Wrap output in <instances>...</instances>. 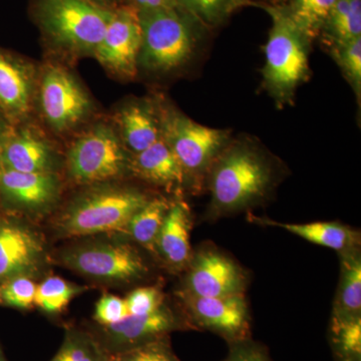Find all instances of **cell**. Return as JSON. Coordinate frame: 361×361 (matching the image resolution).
<instances>
[{
  "instance_id": "obj_12",
  "label": "cell",
  "mask_w": 361,
  "mask_h": 361,
  "mask_svg": "<svg viewBox=\"0 0 361 361\" xmlns=\"http://www.w3.org/2000/svg\"><path fill=\"white\" fill-rule=\"evenodd\" d=\"M189 322L210 330L232 343L250 338V314L245 294L225 297H198L180 291Z\"/></svg>"
},
{
  "instance_id": "obj_28",
  "label": "cell",
  "mask_w": 361,
  "mask_h": 361,
  "mask_svg": "<svg viewBox=\"0 0 361 361\" xmlns=\"http://www.w3.org/2000/svg\"><path fill=\"white\" fill-rule=\"evenodd\" d=\"M332 56L341 66L344 77L355 90L358 103L361 96V37L332 47Z\"/></svg>"
},
{
  "instance_id": "obj_15",
  "label": "cell",
  "mask_w": 361,
  "mask_h": 361,
  "mask_svg": "<svg viewBox=\"0 0 361 361\" xmlns=\"http://www.w3.org/2000/svg\"><path fill=\"white\" fill-rule=\"evenodd\" d=\"M191 229L192 216L187 204L183 201L171 204L157 240L156 254L174 272L186 270L193 257Z\"/></svg>"
},
{
  "instance_id": "obj_10",
  "label": "cell",
  "mask_w": 361,
  "mask_h": 361,
  "mask_svg": "<svg viewBox=\"0 0 361 361\" xmlns=\"http://www.w3.org/2000/svg\"><path fill=\"white\" fill-rule=\"evenodd\" d=\"M183 290L198 297H225L245 294V270L214 245H204L193 253L187 268Z\"/></svg>"
},
{
  "instance_id": "obj_4",
  "label": "cell",
  "mask_w": 361,
  "mask_h": 361,
  "mask_svg": "<svg viewBox=\"0 0 361 361\" xmlns=\"http://www.w3.org/2000/svg\"><path fill=\"white\" fill-rule=\"evenodd\" d=\"M272 18L265 47L263 82L278 106L292 103L297 87L310 75V39L286 11L268 9Z\"/></svg>"
},
{
  "instance_id": "obj_19",
  "label": "cell",
  "mask_w": 361,
  "mask_h": 361,
  "mask_svg": "<svg viewBox=\"0 0 361 361\" xmlns=\"http://www.w3.org/2000/svg\"><path fill=\"white\" fill-rule=\"evenodd\" d=\"M32 71L0 52V106L13 118L30 111L32 96Z\"/></svg>"
},
{
  "instance_id": "obj_37",
  "label": "cell",
  "mask_w": 361,
  "mask_h": 361,
  "mask_svg": "<svg viewBox=\"0 0 361 361\" xmlns=\"http://www.w3.org/2000/svg\"><path fill=\"white\" fill-rule=\"evenodd\" d=\"M87 1L106 9H114L116 7L120 6V4H118L120 0H87Z\"/></svg>"
},
{
  "instance_id": "obj_25",
  "label": "cell",
  "mask_w": 361,
  "mask_h": 361,
  "mask_svg": "<svg viewBox=\"0 0 361 361\" xmlns=\"http://www.w3.org/2000/svg\"><path fill=\"white\" fill-rule=\"evenodd\" d=\"M84 287L59 276H49L37 285L35 305L44 312L54 314L68 307L71 301L84 291Z\"/></svg>"
},
{
  "instance_id": "obj_27",
  "label": "cell",
  "mask_w": 361,
  "mask_h": 361,
  "mask_svg": "<svg viewBox=\"0 0 361 361\" xmlns=\"http://www.w3.org/2000/svg\"><path fill=\"white\" fill-rule=\"evenodd\" d=\"M332 339L342 360H360L361 318H332Z\"/></svg>"
},
{
  "instance_id": "obj_24",
  "label": "cell",
  "mask_w": 361,
  "mask_h": 361,
  "mask_svg": "<svg viewBox=\"0 0 361 361\" xmlns=\"http://www.w3.org/2000/svg\"><path fill=\"white\" fill-rule=\"evenodd\" d=\"M332 47L361 37V0H337L326 20Z\"/></svg>"
},
{
  "instance_id": "obj_7",
  "label": "cell",
  "mask_w": 361,
  "mask_h": 361,
  "mask_svg": "<svg viewBox=\"0 0 361 361\" xmlns=\"http://www.w3.org/2000/svg\"><path fill=\"white\" fill-rule=\"evenodd\" d=\"M66 164L71 179L82 185L113 182L130 169L122 140L106 123H97L73 142Z\"/></svg>"
},
{
  "instance_id": "obj_30",
  "label": "cell",
  "mask_w": 361,
  "mask_h": 361,
  "mask_svg": "<svg viewBox=\"0 0 361 361\" xmlns=\"http://www.w3.org/2000/svg\"><path fill=\"white\" fill-rule=\"evenodd\" d=\"M37 284L32 277L16 276L0 282V304L18 310H30L35 305Z\"/></svg>"
},
{
  "instance_id": "obj_2",
  "label": "cell",
  "mask_w": 361,
  "mask_h": 361,
  "mask_svg": "<svg viewBox=\"0 0 361 361\" xmlns=\"http://www.w3.org/2000/svg\"><path fill=\"white\" fill-rule=\"evenodd\" d=\"M111 183L92 185L73 199L56 222L59 234L85 237L127 233L130 221L151 198L137 188Z\"/></svg>"
},
{
  "instance_id": "obj_31",
  "label": "cell",
  "mask_w": 361,
  "mask_h": 361,
  "mask_svg": "<svg viewBox=\"0 0 361 361\" xmlns=\"http://www.w3.org/2000/svg\"><path fill=\"white\" fill-rule=\"evenodd\" d=\"M109 361H180L163 338L126 349L111 356Z\"/></svg>"
},
{
  "instance_id": "obj_33",
  "label": "cell",
  "mask_w": 361,
  "mask_h": 361,
  "mask_svg": "<svg viewBox=\"0 0 361 361\" xmlns=\"http://www.w3.org/2000/svg\"><path fill=\"white\" fill-rule=\"evenodd\" d=\"M129 315H145L164 305V294L155 286L135 289L125 299Z\"/></svg>"
},
{
  "instance_id": "obj_11",
  "label": "cell",
  "mask_w": 361,
  "mask_h": 361,
  "mask_svg": "<svg viewBox=\"0 0 361 361\" xmlns=\"http://www.w3.org/2000/svg\"><path fill=\"white\" fill-rule=\"evenodd\" d=\"M142 27L139 13L130 6L111 9L110 21L94 56L106 70L133 78L139 68Z\"/></svg>"
},
{
  "instance_id": "obj_16",
  "label": "cell",
  "mask_w": 361,
  "mask_h": 361,
  "mask_svg": "<svg viewBox=\"0 0 361 361\" xmlns=\"http://www.w3.org/2000/svg\"><path fill=\"white\" fill-rule=\"evenodd\" d=\"M4 169L23 173H54L56 154L39 135L20 130L6 135L0 145Z\"/></svg>"
},
{
  "instance_id": "obj_8",
  "label": "cell",
  "mask_w": 361,
  "mask_h": 361,
  "mask_svg": "<svg viewBox=\"0 0 361 361\" xmlns=\"http://www.w3.org/2000/svg\"><path fill=\"white\" fill-rule=\"evenodd\" d=\"M59 259L68 269L101 281L129 283L149 271L139 251L123 242L80 244L61 252Z\"/></svg>"
},
{
  "instance_id": "obj_13",
  "label": "cell",
  "mask_w": 361,
  "mask_h": 361,
  "mask_svg": "<svg viewBox=\"0 0 361 361\" xmlns=\"http://www.w3.org/2000/svg\"><path fill=\"white\" fill-rule=\"evenodd\" d=\"M45 248L33 230L13 221H0V282L33 277L44 264Z\"/></svg>"
},
{
  "instance_id": "obj_5",
  "label": "cell",
  "mask_w": 361,
  "mask_h": 361,
  "mask_svg": "<svg viewBox=\"0 0 361 361\" xmlns=\"http://www.w3.org/2000/svg\"><path fill=\"white\" fill-rule=\"evenodd\" d=\"M158 116L161 137L179 161L185 180H193L198 186L229 144V130L206 127L170 106H160Z\"/></svg>"
},
{
  "instance_id": "obj_9",
  "label": "cell",
  "mask_w": 361,
  "mask_h": 361,
  "mask_svg": "<svg viewBox=\"0 0 361 361\" xmlns=\"http://www.w3.org/2000/svg\"><path fill=\"white\" fill-rule=\"evenodd\" d=\"M39 104L45 122L58 133L75 129L92 111L89 94L61 66L49 65L42 71Z\"/></svg>"
},
{
  "instance_id": "obj_29",
  "label": "cell",
  "mask_w": 361,
  "mask_h": 361,
  "mask_svg": "<svg viewBox=\"0 0 361 361\" xmlns=\"http://www.w3.org/2000/svg\"><path fill=\"white\" fill-rule=\"evenodd\" d=\"M243 4L244 0H178L179 6L209 25L221 23Z\"/></svg>"
},
{
  "instance_id": "obj_36",
  "label": "cell",
  "mask_w": 361,
  "mask_h": 361,
  "mask_svg": "<svg viewBox=\"0 0 361 361\" xmlns=\"http://www.w3.org/2000/svg\"><path fill=\"white\" fill-rule=\"evenodd\" d=\"M128 6L134 7L137 13H148L179 7L178 0H129Z\"/></svg>"
},
{
  "instance_id": "obj_21",
  "label": "cell",
  "mask_w": 361,
  "mask_h": 361,
  "mask_svg": "<svg viewBox=\"0 0 361 361\" xmlns=\"http://www.w3.org/2000/svg\"><path fill=\"white\" fill-rule=\"evenodd\" d=\"M123 146L133 154L141 153L161 139L160 122L157 109L148 103L125 106L116 118Z\"/></svg>"
},
{
  "instance_id": "obj_3",
  "label": "cell",
  "mask_w": 361,
  "mask_h": 361,
  "mask_svg": "<svg viewBox=\"0 0 361 361\" xmlns=\"http://www.w3.org/2000/svg\"><path fill=\"white\" fill-rule=\"evenodd\" d=\"M32 8L44 39L73 56H94L111 14L87 0H35Z\"/></svg>"
},
{
  "instance_id": "obj_32",
  "label": "cell",
  "mask_w": 361,
  "mask_h": 361,
  "mask_svg": "<svg viewBox=\"0 0 361 361\" xmlns=\"http://www.w3.org/2000/svg\"><path fill=\"white\" fill-rule=\"evenodd\" d=\"M51 361H109L96 344L90 339L78 334L66 337L58 355Z\"/></svg>"
},
{
  "instance_id": "obj_35",
  "label": "cell",
  "mask_w": 361,
  "mask_h": 361,
  "mask_svg": "<svg viewBox=\"0 0 361 361\" xmlns=\"http://www.w3.org/2000/svg\"><path fill=\"white\" fill-rule=\"evenodd\" d=\"M222 361H271L267 350L250 338L230 343L229 353Z\"/></svg>"
},
{
  "instance_id": "obj_34",
  "label": "cell",
  "mask_w": 361,
  "mask_h": 361,
  "mask_svg": "<svg viewBox=\"0 0 361 361\" xmlns=\"http://www.w3.org/2000/svg\"><path fill=\"white\" fill-rule=\"evenodd\" d=\"M129 315L125 299L113 294H104L97 301L94 310V319L104 327L121 322Z\"/></svg>"
},
{
  "instance_id": "obj_22",
  "label": "cell",
  "mask_w": 361,
  "mask_h": 361,
  "mask_svg": "<svg viewBox=\"0 0 361 361\" xmlns=\"http://www.w3.org/2000/svg\"><path fill=\"white\" fill-rule=\"evenodd\" d=\"M341 274L332 318L360 317L361 258L360 249L341 255Z\"/></svg>"
},
{
  "instance_id": "obj_26",
  "label": "cell",
  "mask_w": 361,
  "mask_h": 361,
  "mask_svg": "<svg viewBox=\"0 0 361 361\" xmlns=\"http://www.w3.org/2000/svg\"><path fill=\"white\" fill-rule=\"evenodd\" d=\"M336 2L337 0H293L288 13L296 25L310 39L319 32Z\"/></svg>"
},
{
  "instance_id": "obj_17",
  "label": "cell",
  "mask_w": 361,
  "mask_h": 361,
  "mask_svg": "<svg viewBox=\"0 0 361 361\" xmlns=\"http://www.w3.org/2000/svg\"><path fill=\"white\" fill-rule=\"evenodd\" d=\"M178 327L179 320L174 312L164 304L159 310L149 314L128 315L121 322L104 329L111 341L134 348L163 338L168 332Z\"/></svg>"
},
{
  "instance_id": "obj_6",
  "label": "cell",
  "mask_w": 361,
  "mask_h": 361,
  "mask_svg": "<svg viewBox=\"0 0 361 361\" xmlns=\"http://www.w3.org/2000/svg\"><path fill=\"white\" fill-rule=\"evenodd\" d=\"M139 16L142 27L139 66L153 73H168L192 58L196 37L178 7L139 13Z\"/></svg>"
},
{
  "instance_id": "obj_1",
  "label": "cell",
  "mask_w": 361,
  "mask_h": 361,
  "mask_svg": "<svg viewBox=\"0 0 361 361\" xmlns=\"http://www.w3.org/2000/svg\"><path fill=\"white\" fill-rule=\"evenodd\" d=\"M277 165L250 140L229 142L209 169V217L222 218L259 205L276 186Z\"/></svg>"
},
{
  "instance_id": "obj_14",
  "label": "cell",
  "mask_w": 361,
  "mask_h": 361,
  "mask_svg": "<svg viewBox=\"0 0 361 361\" xmlns=\"http://www.w3.org/2000/svg\"><path fill=\"white\" fill-rule=\"evenodd\" d=\"M0 192L16 208L40 213L58 201L61 183L54 173H23L4 168L0 171Z\"/></svg>"
},
{
  "instance_id": "obj_23",
  "label": "cell",
  "mask_w": 361,
  "mask_h": 361,
  "mask_svg": "<svg viewBox=\"0 0 361 361\" xmlns=\"http://www.w3.org/2000/svg\"><path fill=\"white\" fill-rule=\"evenodd\" d=\"M171 203L164 198L149 199L128 226V234L147 250L156 253L157 240Z\"/></svg>"
},
{
  "instance_id": "obj_20",
  "label": "cell",
  "mask_w": 361,
  "mask_h": 361,
  "mask_svg": "<svg viewBox=\"0 0 361 361\" xmlns=\"http://www.w3.org/2000/svg\"><path fill=\"white\" fill-rule=\"evenodd\" d=\"M259 224L282 228L310 243L326 247L339 254L360 249V233L349 226L336 222H314L306 224H289L269 219L255 218Z\"/></svg>"
},
{
  "instance_id": "obj_18",
  "label": "cell",
  "mask_w": 361,
  "mask_h": 361,
  "mask_svg": "<svg viewBox=\"0 0 361 361\" xmlns=\"http://www.w3.org/2000/svg\"><path fill=\"white\" fill-rule=\"evenodd\" d=\"M130 169L140 179L159 186L180 187L185 183L179 161L161 137L141 153L135 154Z\"/></svg>"
}]
</instances>
